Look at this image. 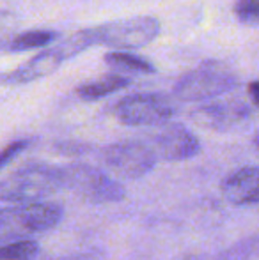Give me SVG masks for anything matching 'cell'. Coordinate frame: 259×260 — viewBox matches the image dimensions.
Segmentation results:
<instances>
[{"instance_id":"1","label":"cell","mask_w":259,"mask_h":260,"mask_svg":"<svg viewBox=\"0 0 259 260\" xmlns=\"http://www.w3.org/2000/svg\"><path fill=\"white\" fill-rule=\"evenodd\" d=\"M64 189L63 168L48 163H28L0 181V200L36 204Z\"/></svg>"},{"instance_id":"2","label":"cell","mask_w":259,"mask_h":260,"mask_svg":"<svg viewBox=\"0 0 259 260\" xmlns=\"http://www.w3.org/2000/svg\"><path fill=\"white\" fill-rule=\"evenodd\" d=\"M240 85V78L229 66L217 60L203 62L187 71L174 83V98L188 103L218 100Z\"/></svg>"},{"instance_id":"3","label":"cell","mask_w":259,"mask_h":260,"mask_svg":"<svg viewBox=\"0 0 259 260\" xmlns=\"http://www.w3.org/2000/svg\"><path fill=\"white\" fill-rule=\"evenodd\" d=\"M64 207L57 202L18 204L0 207V243L23 241L25 237L52 230L61 223Z\"/></svg>"},{"instance_id":"4","label":"cell","mask_w":259,"mask_h":260,"mask_svg":"<svg viewBox=\"0 0 259 260\" xmlns=\"http://www.w3.org/2000/svg\"><path fill=\"white\" fill-rule=\"evenodd\" d=\"M83 50H87L83 38L80 36V32H73L64 39H57L52 46L41 50L38 55L28 58L18 68L9 69V71H0V87L25 85V83L45 78L53 71H57L63 62L80 55Z\"/></svg>"},{"instance_id":"5","label":"cell","mask_w":259,"mask_h":260,"mask_svg":"<svg viewBox=\"0 0 259 260\" xmlns=\"http://www.w3.org/2000/svg\"><path fill=\"white\" fill-rule=\"evenodd\" d=\"M162 25L155 16H130L91 27L94 46H107L110 52H131L144 48L158 38Z\"/></svg>"},{"instance_id":"6","label":"cell","mask_w":259,"mask_h":260,"mask_svg":"<svg viewBox=\"0 0 259 260\" xmlns=\"http://www.w3.org/2000/svg\"><path fill=\"white\" fill-rule=\"evenodd\" d=\"M63 168L64 188L91 204L121 202L126 191L121 182L112 179L103 170L87 163H69Z\"/></svg>"},{"instance_id":"7","label":"cell","mask_w":259,"mask_h":260,"mask_svg":"<svg viewBox=\"0 0 259 260\" xmlns=\"http://www.w3.org/2000/svg\"><path fill=\"white\" fill-rule=\"evenodd\" d=\"M176 112V101L162 92L131 94L114 108L118 120L125 126H163L170 122Z\"/></svg>"},{"instance_id":"8","label":"cell","mask_w":259,"mask_h":260,"mask_svg":"<svg viewBox=\"0 0 259 260\" xmlns=\"http://www.w3.org/2000/svg\"><path fill=\"white\" fill-rule=\"evenodd\" d=\"M103 165L125 179H140L155 168L156 156L148 142L123 140L107 145L101 151Z\"/></svg>"},{"instance_id":"9","label":"cell","mask_w":259,"mask_h":260,"mask_svg":"<svg viewBox=\"0 0 259 260\" xmlns=\"http://www.w3.org/2000/svg\"><path fill=\"white\" fill-rule=\"evenodd\" d=\"M254 106L247 100L240 98H224L200 105L192 112V120L204 129L229 133L243 127L254 117Z\"/></svg>"},{"instance_id":"10","label":"cell","mask_w":259,"mask_h":260,"mask_svg":"<svg viewBox=\"0 0 259 260\" xmlns=\"http://www.w3.org/2000/svg\"><path fill=\"white\" fill-rule=\"evenodd\" d=\"M156 159L163 161H187L200 152L203 145L195 133L180 122H167L160 127L149 142Z\"/></svg>"},{"instance_id":"11","label":"cell","mask_w":259,"mask_h":260,"mask_svg":"<svg viewBox=\"0 0 259 260\" xmlns=\"http://www.w3.org/2000/svg\"><path fill=\"white\" fill-rule=\"evenodd\" d=\"M222 195L233 206H256L259 200V170L254 165L238 168L222 182Z\"/></svg>"},{"instance_id":"12","label":"cell","mask_w":259,"mask_h":260,"mask_svg":"<svg viewBox=\"0 0 259 260\" xmlns=\"http://www.w3.org/2000/svg\"><path fill=\"white\" fill-rule=\"evenodd\" d=\"M131 85V78L121 75V73H108L105 76L93 80V82H85L82 85L76 87V98L85 103H94V101H100L103 98L116 94L123 89H128Z\"/></svg>"},{"instance_id":"13","label":"cell","mask_w":259,"mask_h":260,"mask_svg":"<svg viewBox=\"0 0 259 260\" xmlns=\"http://www.w3.org/2000/svg\"><path fill=\"white\" fill-rule=\"evenodd\" d=\"M59 39V32L52 28H31V30L16 32L7 43L6 52L20 53L28 52V50H39L48 48Z\"/></svg>"},{"instance_id":"14","label":"cell","mask_w":259,"mask_h":260,"mask_svg":"<svg viewBox=\"0 0 259 260\" xmlns=\"http://www.w3.org/2000/svg\"><path fill=\"white\" fill-rule=\"evenodd\" d=\"M105 64L116 71H126V73H137V75H153L156 73V68L151 60L146 57H140L131 52H108L103 57Z\"/></svg>"},{"instance_id":"15","label":"cell","mask_w":259,"mask_h":260,"mask_svg":"<svg viewBox=\"0 0 259 260\" xmlns=\"http://www.w3.org/2000/svg\"><path fill=\"white\" fill-rule=\"evenodd\" d=\"M39 255V244L34 241H13L0 246V260H34Z\"/></svg>"},{"instance_id":"16","label":"cell","mask_w":259,"mask_h":260,"mask_svg":"<svg viewBox=\"0 0 259 260\" xmlns=\"http://www.w3.org/2000/svg\"><path fill=\"white\" fill-rule=\"evenodd\" d=\"M235 16L242 25L256 27L259 21V4L257 0H236L235 2Z\"/></svg>"},{"instance_id":"17","label":"cell","mask_w":259,"mask_h":260,"mask_svg":"<svg viewBox=\"0 0 259 260\" xmlns=\"http://www.w3.org/2000/svg\"><path fill=\"white\" fill-rule=\"evenodd\" d=\"M18 28V16L13 11L0 9V52H6L7 43L11 41Z\"/></svg>"},{"instance_id":"18","label":"cell","mask_w":259,"mask_h":260,"mask_svg":"<svg viewBox=\"0 0 259 260\" xmlns=\"http://www.w3.org/2000/svg\"><path fill=\"white\" fill-rule=\"evenodd\" d=\"M31 144H32L31 138H20V140H14V142H11L9 145H6V147L0 151V170H2L7 163H11V159H14L18 154H21Z\"/></svg>"},{"instance_id":"19","label":"cell","mask_w":259,"mask_h":260,"mask_svg":"<svg viewBox=\"0 0 259 260\" xmlns=\"http://www.w3.org/2000/svg\"><path fill=\"white\" fill-rule=\"evenodd\" d=\"M55 149L66 156H80V154L89 152L91 145L78 144V142H61V144H55Z\"/></svg>"},{"instance_id":"20","label":"cell","mask_w":259,"mask_h":260,"mask_svg":"<svg viewBox=\"0 0 259 260\" xmlns=\"http://www.w3.org/2000/svg\"><path fill=\"white\" fill-rule=\"evenodd\" d=\"M257 89H259V82L257 80H252V82H249V85H247V94H249V103L256 108L257 106Z\"/></svg>"},{"instance_id":"21","label":"cell","mask_w":259,"mask_h":260,"mask_svg":"<svg viewBox=\"0 0 259 260\" xmlns=\"http://www.w3.org/2000/svg\"><path fill=\"white\" fill-rule=\"evenodd\" d=\"M183 260H204V258H200V257H188V258H183Z\"/></svg>"}]
</instances>
